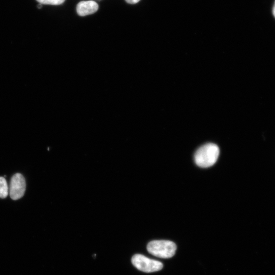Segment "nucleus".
<instances>
[{"label":"nucleus","instance_id":"obj_1","mask_svg":"<svg viewBox=\"0 0 275 275\" xmlns=\"http://www.w3.org/2000/svg\"><path fill=\"white\" fill-rule=\"evenodd\" d=\"M220 154L219 147L213 144H208L200 147L194 156L196 165L201 168H209L217 162Z\"/></svg>","mask_w":275,"mask_h":275},{"label":"nucleus","instance_id":"obj_2","mask_svg":"<svg viewBox=\"0 0 275 275\" xmlns=\"http://www.w3.org/2000/svg\"><path fill=\"white\" fill-rule=\"evenodd\" d=\"M177 249L176 244L169 240H153L147 246L148 252L152 255L161 258L173 257Z\"/></svg>","mask_w":275,"mask_h":275},{"label":"nucleus","instance_id":"obj_3","mask_svg":"<svg viewBox=\"0 0 275 275\" xmlns=\"http://www.w3.org/2000/svg\"><path fill=\"white\" fill-rule=\"evenodd\" d=\"M131 262L138 269L146 272L159 271L163 267L161 262L150 259L142 254L133 255L131 258Z\"/></svg>","mask_w":275,"mask_h":275},{"label":"nucleus","instance_id":"obj_4","mask_svg":"<svg viewBox=\"0 0 275 275\" xmlns=\"http://www.w3.org/2000/svg\"><path fill=\"white\" fill-rule=\"evenodd\" d=\"M26 182L21 174H15L12 178L10 185V196L14 200L21 199L26 191Z\"/></svg>","mask_w":275,"mask_h":275},{"label":"nucleus","instance_id":"obj_5","mask_svg":"<svg viewBox=\"0 0 275 275\" xmlns=\"http://www.w3.org/2000/svg\"><path fill=\"white\" fill-rule=\"evenodd\" d=\"M98 10V5L94 2L88 1L80 3L77 7L78 14L81 17L95 13Z\"/></svg>","mask_w":275,"mask_h":275},{"label":"nucleus","instance_id":"obj_6","mask_svg":"<svg viewBox=\"0 0 275 275\" xmlns=\"http://www.w3.org/2000/svg\"><path fill=\"white\" fill-rule=\"evenodd\" d=\"M9 195V186L5 178L0 177V198H6Z\"/></svg>","mask_w":275,"mask_h":275},{"label":"nucleus","instance_id":"obj_7","mask_svg":"<svg viewBox=\"0 0 275 275\" xmlns=\"http://www.w3.org/2000/svg\"><path fill=\"white\" fill-rule=\"evenodd\" d=\"M40 4L51 6H59L63 4L65 0H37Z\"/></svg>","mask_w":275,"mask_h":275},{"label":"nucleus","instance_id":"obj_8","mask_svg":"<svg viewBox=\"0 0 275 275\" xmlns=\"http://www.w3.org/2000/svg\"><path fill=\"white\" fill-rule=\"evenodd\" d=\"M141 0H125V2L130 5H134L140 2Z\"/></svg>","mask_w":275,"mask_h":275},{"label":"nucleus","instance_id":"obj_9","mask_svg":"<svg viewBox=\"0 0 275 275\" xmlns=\"http://www.w3.org/2000/svg\"><path fill=\"white\" fill-rule=\"evenodd\" d=\"M272 14H273V17L275 18V3H274V5L273 10H272Z\"/></svg>","mask_w":275,"mask_h":275},{"label":"nucleus","instance_id":"obj_10","mask_svg":"<svg viewBox=\"0 0 275 275\" xmlns=\"http://www.w3.org/2000/svg\"><path fill=\"white\" fill-rule=\"evenodd\" d=\"M38 8L39 9H41L42 8V4H39V6H38Z\"/></svg>","mask_w":275,"mask_h":275}]
</instances>
